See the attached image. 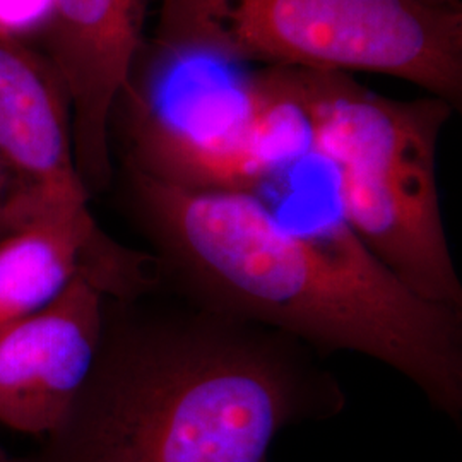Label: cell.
<instances>
[{"label": "cell", "mask_w": 462, "mask_h": 462, "mask_svg": "<svg viewBox=\"0 0 462 462\" xmlns=\"http://www.w3.org/2000/svg\"><path fill=\"white\" fill-rule=\"evenodd\" d=\"M124 194L166 290L326 358L377 360L461 427L462 310L416 297L343 219L293 230L257 194L192 192L133 170H124Z\"/></svg>", "instance_id": "1"}, {"label": "cell", "mask_w": 462, "mask_h": 462, "mask_svg": "<svg viewBox=\"0 0 462 462\" xmlns=\"http://www.w3.org/2000/svg\"><path fill=\"white\" fill-rule=\"evenodd\" d=\"M328 358L162 284L105 297L98 353L36 462H271L282 430L345 411Z\"/></svg>", "instance_id": "2"}, {"label": "cell", "mask_w": 462, "mask_h": 462, "mask_svg": "<svg viewBox=\"0 0 462 462\" xmlns=\"http://www.w3.org/2000/svg\"><path fill=\"white\" fill-rule=\"evenodd\" d=\"M154 42L177 57L391 76L461 106V7L423 0H158Z\"/></svg>", "instance_id": "3"}, {"label": "cell", "mask_w": 462, "mask_h": 462, "mask_svg": "<svg viewBox=\"0 0 462 462\" xmlns=\"http://www.w3.org/2000/svg\"><path fill=\"white\" fill-rule=\"evenodd\" d=\"M452 112L435 97L355 93L322 120L312 154L336 168L343 221L380 264L416 297L462 310L435 173Z\"/></svg>", "instance_id": "4"}, {"label": "cell", "mask_w": 462, "mask_h": 462, "mask_svg": "<svg viewBox=\"0 0 462 462\" xmlns=\"http://www.w3.org/2000/svg\"><path fill=\"white\" fill-rule=\"evenodd\" d=\"M149 0H53L36 43L66 89L76 168L89 196L114 180L112 116L143 51Z\"/></svg>", "instance_id": "5"}, {"label": "cell", "mask_w": 462, "mask_h": 462, "mask_svg": "<svg viewBox=\"0 0 462 462\" xmlns=\"http://www.w3.org/2000/svg\"><path fill=\"white\" fill-rule=\"evenodd\" d=\"M79 276L114 298L162 286L152 254L120 245L89 206L55 209L0 240V332L47 309Z\"/></svg>", "instance_id": "6"}, {"label": "cell", "mask_w": 462, "mask_h": 462, "mask_svg": "<svg viewBox=\"0 0 462 462\" xmlns=\"http://www.w3.org/2000/svg\"><path fill=\"white\" fill-rule=\"evenodd\" d=\"M105 293L86 276L47 309L0 332V423L49 435L81 391L98 353Z\"/></svg>", "instance_id": "7"}, {"label": "cell", "mask_w": 462, "mask_h": 462, "mask_svg": "<svg viewBox=\"0 0 462 462\" xmlns=\"http://www.w3.org/2000/svg\"><path fill=\"white\" fill-rule=\"evenodd\" d=\"M0 160L16 185L19 226L88 206L72 146L66 89L40 50L0 36Z\"/></svg>", "instance_id": "8"}, {"label": "cell", "mask_w": 462, "mask_h": 462, "mask_svg": "<svg viewBox=\"0 0 462 462\" xmlns=\"http://www.w3.org/2000/svg\"><path fill=\"white\" fill-rule=\"evenodd\" d=\"M51 9L53 0H0V36L36 47Z\"/></svg>", "instance_id": "9"}, {"label": "cell", "mask_w": 462, "mask_h": 462, "mask_svg": "<svg viewBox=\"0 0 462 462\" xmlns=\"http://www.w3.org/2000/svg\"><path fill=\"white\" fill-rule=\"evenodd\" d=\"M17 190L9 170L0 160V240L14 231Z\"/></svg>", "instance_id": "10"}, {"label": "cell", "mask_w": 462, "mask_h": 462, "mask_svg": "<svg viewBox=\"0 0 462 462\" xmlns=\"http://www.w3.org/2000/svg\"><path fill=\"white\" fill-rule=\"evenodd\" d=\"M0 462H36L34 457H14L0 447Z\"/></svg>", "instance_id": "11"}, {"label": "cell", "mask_w": 462, "mask_h": 462, "mask_svg": "<svg viewBox=\"0 0 462 462\" xmlns=\"http://www.w3.org/2000/svg\"><path fill=\"white\" fill-rule=\"evenodd\" d=\"M431 5H439V7H461V0H423Z\"/></svg>", "instance_id": "12"}]
</instances>
